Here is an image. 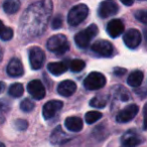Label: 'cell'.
<instances>
[{
    "label": "cell",
    "mask_w": 147,
    "mask_h": 147,
    "mask_svg": "<svg viewBox=\"0 0 147 147\" xmlns=\"http://www.w3.org/2000/svg\"><path fill=\"white\" fill-rule=\"evenodd\" d=\"M20 109L23 112H31L34 109V104L32 101H30L29 99H24L22 102L20 103Z\"/></svg>",
    "instance_id": "26"
},
{
    "label": "cell",
    "mask_w": 147,
    "mask_h": 147,
    "mask_svg": "<svg viewBox=\"0 0 147 147\" xmlns=\"http://www.w3.org/2000/svg\"><path fill=\"white\" fill-rule=\"evenodd\" d=\"M12 37H13V30L10 27H5L4 30L2 31V33L0 34V38L4 41L10 40Z\"/></svg>",
    "instance_id": "27"
},
{
    "label": "cell",
    "mask_w": 147,
    "mask_h": 147,
    "mask_svg": "<svg viewBox=\"0 0 147 147\" xmlns=\"http://www.w3.org/2000/svg\"><path fill=\"white\" fill-rule=\"evenodd\" d=\"M125 71H126V69H121V67H116V69H114V74L117 75V76H122V75L125 74Z\"/></svg>",
    "instance_id": "31"
},
{
    "label": "cell",
    "mask_w": 147,
    "mask_h": 147,
    "mask_svg": "<svg viewBox=\"0 0 147 147\" xmlns=\"http://www.w3.org/2000/svg\"><path fill=\"white\" fill-rule=\"evenodd\" d=\"M47 47L49 51L57 53V55H61V53H65L67 51H69V43L65 35L55 34L47 40Z\"/></svg>",
    "instance_id": "3"
},
{
    "label": "cell",
    "mask_w": 147,
    "mask_h": 147,
    "mask_svg": "<svg viewBox=\"0 0 147 147\" xmlns=\"http://www.w3.org/2000/svg\"><path fill=\"white\" fill-rule=\"evenodd\" d=\"M9 95L13 98H19L23 95L24 93V88L21 84L19 83H16V84H13L10 86L9 88V91H8Z\"/></svg>",
    "instance_id": "23"
},
{
    "label": "cell",
    "mask_w": 147,
    "mask_h": 147,
    "mask_svg": "<svg viewBox=\"0 0 147 147\" xmlns=\"http://www.w3.org/2000/svg\"><path fill=\"white\" fill-rule=\"evenodd\" d=\"M92 51L96 53L97 55H103V57H111L114 53L113 45L111 42L107 40H98L94 42L91 47Z\"/></svg>",
    "instance_id": "10"
},
{
    "label": "cell",
    "mask_w": 147,
    "mask_h": 147,
    "mask_svg": "<svg viewBox=\"0 0 147 147\" xmlns=\"http://www.w3.org/2000/svg\"><path fill=\"white\" fill-rule=\"evenodd\" d=\"M45 55L41 49L37 47H31L29 49V63L33 69H39L43 65Z\"/></svg>",
    "instance_id": "6"
},
{
    "label": "cell",
    "mask_w": 147,
    "mask_h": 147,
    "mask_svg": "<svg viewBox=\"0 0 147 147\" xmlns=\"http://www.w3.org/2000/svg\"><path fill=\"white\" fill-rule=\"evenodd\" d=\"M85 67V61L82 59H73L69 63V69L71 71H75V73H78L81 71Z\"/></svg>",
    "instance_id": "25"
},
{
    "label": "cell",
    "mask_w": 147,
    "mask_h": 147,
    "mask_svg": "<svg viewBox=\"0 0 147 147\" xmlns=\"http://www.w3.org/2000/svg\"><path fill=\"white\" fill-rule=\"evenodd\" d=\"M14 126L16 129H18V130H25V129L27 128V126H28V123L26 122L25 120H22V119H19V120H16L14 123Z\"/></svg>",
    "instance_id": "29"
},
{
    "label": "cell",
    "mask_w": 147,
    "mask_h": 147,
    "mask_svg": "<svg viewBox=\"0 0 147 147\" xmlns=\"http://www.w3.org/2000/svg\"><path fill=\"white\" fill-rule=\"evenodd\" d=\"M122 3L125 5H127V6H130V5L133 4V1L131 0V1H125V0H122Z\"/></svg>",
    "instance_id": "33"
},
{
    "label": "cell",
    "mask_w": 147,
    "mask_h": 147,
    "mask_svg": "<svg viewBox=\"0 0 147 147\" xmlns=\"http://www.w3.org/2000/svg\"><path fill=\"white\" fill-rule=\"evenodd\" d=\"M135 17L136 19H138L139 21H141L142 23L146 24L147 23V13L145 10H138L135 12Z\"/></svg>",
    "instance_id": "28"
},
{
    "label": "cell",
    "mask_w": 147,
    "mask_h": 147,
    "mask_svg": "<svg viewBox=\"0 0 147 147\" xmlns=\"http://www.w3.org/2000/svg\"><path fill=\"white\" fill-rule=\"evenodd\" d=\"M106 85V78L103 74L98 73V71H93L85 79L84 87L87 90H98L101 89Z\"/></svg>",
    "instance_id": "5"
},
{
    "label": "cell",
    "mask_w": 147,
    "mask_h": 147,
    "mask_svg": "<svg viewBox=\"0 0 147 147\" xmlns=\"http://www.w3.org/2000/svg\"><path fill=\"white\" fill-rule=\"evenodd\" d=\"M63 103L61 101H57V100L49 101L47 103H45L42 108L43 118L47 120V119H51L53 117H55V114L63 108Z\"/></svg>",
    "instance_id": "11"
},
{
    "label": "cell",
    "mask_w": 147,
    "mask_h": 147,
    "mask_svg": "<svg viewBox=\"0 0 147 147\" xmlns=\"http://www.w3.org/2000/svg\"><path fill=\"white\" fill-rule=\"evenodd\" d=\"M89 8L85 4H78L74 6L67 14V22L71 26H77L87 18Z\"/></svg>",
    "instance_id": "4"
},
{
    "label": "cell",
    "mask_w": 147,
    "mask_h": 147,
    "mask_svg": "<svg viewBox=\"0 0 147 147\" xmlns=\"http://www.w3.org/2000/svg\"><path fill=\"white\" fill-rule=\"evenodd\" d=\"M5 83H3V82H0V94L1 93H3L4 92V90H5Z\"/></svg>",
    "instance_id": "32"
},
{
    "label": "cell",
    "mask_w": 147,
    "mask_h": 147,
    "mask_svg": "<svg viewBox=\"0 0 147 147\" xmlns=\"http://www.w3.org/2000/svg\"><path fill=\"white\" fill-rule=\"evenodd\" d=\"M144 79V75L141 71H134L133 73H131L129 75L128 79H127V83H128L129 86L133 87V88H136L139 87L142 84V81Z\"/></svg>",
    "instance_id": "19"
},
{
    "label": "cell",
    "mask_w": 147,
    "mask_h": 147,
    "mask_svg": "<svg viewBox=\"0 0 147 147\" xmlns=\"http://www.w3.org/2000/svg\"><path fill=\"white\" fill-rule=\"evenodd\" d=\"M123 31H124V24L120 19H112L107 24V32L113 38L121 35Z\"/></svg>",
    "instance_id": "15"
},
{
    "label": "cell",
    "mask_w": 147,
    "mask_h": 147,
    "mask_svg": "<svg viewBox=\"0 0 147 147\" xmlns=\"http://www.w3.org/2000/svg\"><path fill=\"white\" fill-rule=\"evenodd\" d=\"M47 69L55 76L63 75L67 69V65L65 61H59V63H51L47 65Z\"/></svg>",
    "instance_id": "20"
},
{
    "label": "cell",
    "mask_w": 147,
    "mask_h": 147,
    "mask_svg": "<svg viewBox=\"0 0 147 147\" xmlns=\"http://www.w3.org/2000/svg\"><path fill=\"white\" fill-rule=\"evenodd\" d=\"M139 108L136 104H131L125 107L123 110H121L116 116V120L118 123H127L131 121L137 115Z\"/></svg>",
    "instance_id": "7"
},
{
    "label": "cell",
    "mask_w": 147,
    "mask_h": 147,
    "mask_svg": "<svg viewBox=\"0 0 147 147\" xmlns=\"http://www.w3.org/2000/svg\"><path fill=\"white\" fill-rule=\"evenodd\" d=\"M20 8V2L18 0H7L3 3V9L8 14H14Z\"/></svg>",
    "instance_id": "21"
},
{
    "label": "cell",
    "mask_w": 147,
    "mask_h": 147,
    "mask_svg": "<svg viewBox=\"0 0 147 147\" xmlns=\"http://www.w3.org/2000/svg\"><path fill=\"white\" fill-rule=\"evenodd\" d=\"M53 3L51 1H39L31 4L21 18L22 34L38 36L43 32L49 23Z\"/></svg>",
    "instance_id": "1"
},
{
    "label": "cell",
    "mask_w": 147,
    "mask_h": 147,
    "mask_svg": "<svg viewBox=\"0 0 147 147\" xmlns=\"http://www.w3.org/2000/svg\"><path fill=\"white\" fill-rule=\"evenodd\" d=\"M69 139L71 138H69V135L65 132H63L61 127L59 126L57 127L51 135V143L53 145H61L63 143L67 142Z\"/></svg>",
    "instance_id": "17"
},
{
    "label": "cell",
    "mask_w": 147,
    "mask_h": 147,
    "mask_svg": "<svg viewBox=\"0 0 147 147\" xmlns=\"http://www.w3.org/2000/svg\"><path fill=\"white\" fill-rule=\"evenodd\" d=\"M27 91L32 98L36 100H41L45 96V89L42 83L38 80H33L27 85Z\"/></svg>",
    "instance_id": "12"
},
{
    "label": "cell",
    "mask_w": 147,
    "mask_h": 147,
    "mask_svg": "<svg viewBox=\"0 0 147 147\" xmlns=\"http://www.w3.org/2000/svg\"><path fill=\"white\" fill-rule=\"evenodd\" d=\"M101 118H102V113L98 112V111H90V112H87L85 115V120L88 124H93Z\"/></svg>",
    "instance_id": "24"
},
{
    "label": "cell",
    "mask_w": 147,
    "mask_h": 147,
    "mask_svg": "<svg viewBox=\"0 0 147 147\" xmlns=\"http://www.w3.org/2000/svg\"><path fill=\"white\" fill-rule=\"evenodd\" d=\"M123 40L127 47L136 49L141 43V33L137 29H129L123 35Z\"/></svg>",
    "instance_id": "9"
},
{
    "label": "cell",
    "mask_w": 147,
    "mask_h": 147,
    "mask_svg": "<svg viewBox=\"0 0 147 147\" xmlns=\"http://www.w3.org/2000/svg\"><path fill=\"white\" fill-rule=\"evenodd\" d=\"M61 24H63V19H61V16L57 15L53 18V22H51V27L53 29H57L59 27H61Z\"/></svg>",
    "instance_id": "30"
},
{
    "label": "cell",
    "mask_w": 147,
    "mask_h": 147,
    "mask_svg": "<svg viewBox=\"0 0 147 147\" xmlns=\"http://www.w3.org/2000/svg\"><path fill=\"white\" fill-rule=\"evenodd\" d=\"M0 147H5V145L2 142H0Z\"/></svg>",
    "instance_id": "36"
},
{
    "label": "cell",
    "mask_w": 147,
    "mask_h": 147,
    "mask_svg": "<svg viewBox=\"0 0 147 147\" xmlns=\"http://www.w3.org/2000/svg\"><path fill=\"white\" fill-rule=\"evenodd\" d=\"M141 142L140 136L134 130H129L121 138L123 147H136Z\"/></svg>",
    "instance_id": "14"
},
{
    "label": "cell",
    "mask_w": 147,
    "mask_h": 147,
    "mask_svg": "<svg viewBox=\"0 0 147 147\" xmlns=\"http://www.w3.org/2000/svg\"><path fill=\"white\" fill-rule=\"evenodd\" d=\"M4 28H5V26H4V24H3V22L1 20H0V34L2 33V31L4 30Z\"/></svg>",
    "instance_id": "34"
},
{
    "label": "cell",
    "mask_w": 147,
    "mask_h": 147,
    "mask_svg": "<svg viewBox=\"0 0 147 147\" xmlns=\"http://www.w3.org/2000/svg\"><path fill=\"white\" fill-rule=\"evenodd\" d=\"M65 126L71 132H80L83 129V120L79 117H69L65 119Z\"/></svg>",
    "instance_id": "18"
},
{
    "label": "cell",
    "mask_w": 147,
    "mask_h": 147,
    "mask_svg": "<svg viewBox=\"0 0 147 147\" xmlns=\"http://www.w3.org/2000/svg\"><path fill=\"white\" fill-rule=\"evenodd\" d=\"M119 10V6L117 5V3H115L114 1H103L100 3V6L98 9V14L102 18H107L110 17L112 15H115Z\"/></svg>",
    "instance_id": "8"
},
{
    "label": "cell",
    "mask_w": 147,
    "mask_h": 147,
    "mask_svg": "<svg viewBox=\"0 0 147 147\" xmlns=\"http://www.w3.org/2000/svg\"><path fill=\"white\" fill-rule=\"evenodd\" d=\"M23 73H24V69L21 61L17 57H13L7 65V74L12 78H18L22 76Z\"/></svg>",
    "instance_id": "13"
},
{
    "label": "cell",
    "mask_w": 147,
    "mask_h": 147,
    "mask_svg": "<svg viewBox=\"0 0 147 147\" xmlns=\"http://www.w3.org/2000/svg\"><path fill=\"white\" fill-rule=\"evenodd\" d=\"M99 29L96 24H91L84 30L80 31L76 34L75 36V41H76L77 45L81 49H85V47H89L91 40L98 34Z\"/></svg>",
    "instance_id": "2"
},
{
    "label": "cell",
    "mask_w": 147,
    "mask_h": 147,
    "mask_svg": "<svg viewBox=\"0 0 147 147\" xmlns=\"http://www.w3.org/2000/svg\"><path fill=\"white\" fill-rule=\"evenodd\" d=\"M2 55H3V51H2V49H0V61H2Z\"/></svg>",
    "instance_id": "35"
},
{
    "label": "cell",
    "mask_w": 147,
    "mask_h": 147,
    "mask_svg": "<svg viewBox=\"0 0 147 147\" xmlns=\"http://www.w3.org/2000/svg\"><path fill=\"white\" fill-rule=\"evenodd\" d=\"M77 85L71 80L63 81L57 86V93L63 97H69L76 92Z\"/></svg>",
    "instance_id": "16"
},
{
    "label": "cell",
    "mask_w": 147,
    "mask_h": 147,
    "mask_svg": "<svg viewBox=\"0 0 147 147\" xmlns=\"http://www.w3.org/2000/svg\"><path fill=\"white\" fill-rule=\"evenodd\" d=\"M108 102V97L105 95H100V96H96L90 101V105L94 108H104L107 105Z\"/></svg>",
    "instance_id": "22"
}]
</instances>
